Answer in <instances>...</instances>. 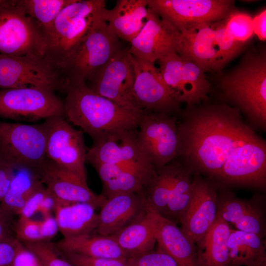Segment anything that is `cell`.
I'll return each mask as SVG.
<instances>
[{"instance_id": "obj_44", "label": "cell", "mask_w": 266, "mask_h": 266, "mask_svg": "<svg viewBox=\"0 0 266 266\" xmlns=\"http://www.w3.org/2000/svg\"><path fill=\"white\" fill-rule=\"evenodd\" d=\"M15 170L12 166L0 161V204L7 193Z\"/></svg>"}, {"instance_id": "obj_1", "label": "cell", "mask_w": 266, "mask_h": 266, "mask_svg": "<svg viewBox=\"0 0 266 266\" xmlns=\"http://www.w3.org/2000/svg\"><path fill=\"white\" fill-rule=\"evenodd\" d=\"M187 109L183 119L177 121L176 159L193 172L206 175L216 183L237 147L255 132L238 109L227 104Z\"/></svg>"}, {"instance_id": "obj_22", "label": "cell", "mask_w": 266, "mask_h": 266, "mask_svg": "<svg viewBox=\"0 0 266 266\" xmlns=\"http://www.w3.org/2000/svg\"><path fill=\"white\" fill-rule=\"evenodd\" d=\"M86 162L91 165L150 163L139 145L137 129L119 131L93 141L87 150Z\"/></svg>"}, {"instance_id": "obj_7", "label": "cell", "mask_w": 266, "mask_h": 266, "mask_svg": "<svg viewBox=\"0 0 266 266\" xmlns=\"http://www.w3.org/2000/svg\"><path fill=\"white\" fill-rule=\"evenodd\" d=\"M46 138L43 123L27 124L0 119V161L16 170L25 168L39 173L46 160Z\"/></svg>"}, {"instance_id": "obj_3", "label": "cell", "mask_w": 266, "mask_h": 266, "mask_svg": "<svg viewBox=\"0 0 266 266\" xmlns=\"http://www.w3.org/2000/svg\"><path fill=\"white\" fill-rule=\"evenodd\" d=\"M223 98L258 127H266V55L249 52L239 64L220 78Z\"/></svg>"}, {"instance_id": "obj_15", "label": "cell", "mask_w": 266, "mask_h": 266, "mask_svg": "<svg viewBox=\"0 0 266 266\" xmlns=\"http://www.w3.org/2000/svg\"><path fill=\"white\" fill-rule=\"evenodd\" d=\"M177 118L165 113L145 112L137 128L139 145L149 162L162 167L177 158Z\"/></svg>"}, {"instance_id": "obj_19", "label": "cell", "mask_w": 266, "mask_h": 266, "mask_svg": "<svg viewBox=\"0 0 266 266\" xmlns=\"http://www.w3.org/2000/svg\"><path fill=\"white\" fill-rule=\"evenodd\" d=\"M217 184L213 181L197 175L194 177L191 200L179 222L182 231L195 245L217 217Z\"/></svg>"}, {"instance_id": "obj_37", "label": "cell", "mask_w": 266, "mask_h": 266, "mask_svg": "<svg viewBox=\"0 0 266 266\" xmlns=\"http://www.w3.org/2000/svg\"><path fill=\"white\" fill-rule=\"evenodd\" d=\"M130 266H179L169 255L157 248L128 258Z\"/></svg>"}, {"instance_id": "obj_24", "label": "cell", "mask_w": 266, "mask_h": 266, "mask_svg": "<svg viewBox=\"0 0 266 266\" xmlns=\"http://www.w3.org/2000/svg\"><path fill=\"white\" fill-rule=\"evenodd\" d=\"M147 212L143 191L122 194L106 199L98 214L96 232L110 236L136 221Z\"/></svg>"}, {"instance_id": "obj_13", "label": "cell", "mask_w": 266, "mask_h": 266, "mask_svg": "<svg viewBox=\"0 0 266 266\" xmlns=\"http://www.w3.org/2000/svg\"><path fill=\"white\" fill-rule=\"evenodd\" d=\"M131 56L129 48L122 47L86 84L95 93L123 107L144 111L134 95V75Z\"/></svg>"}, {"instance_id": "obj_48", "label": "cell", "mask_w": 266, "mask_h": 266, "mask_svg": "<svg viewBox=\"0 0 266 266\" xmlns=\"http://www.w3.org/2000/svg\"><path fill=\"white\" fill-rule=\"evenodd\" d=\"M5 0H0V6L4 3Z\"/></svg>"}, {"instance_id": "obj_10", "label": "cell", "mask_w": 266, "mask_h": 266, "mask_svg": "<svg viewBox=\"0 0 266 266\" xmlns=\"http://www.w3.org/2000/svg\"><path fill=\"white\" fill-rule=\"evenodd\" d=\"M62 71L45 56L0 54V89L34 87L64 92Z\"/></svg>"}, {"instance_id": "obj_33", "label": "cell", "mask_w": 266, "mask_h": 266, "mask_svg": "<svg viewBox=\"0 0 266 266\" xmlns=\"http://www.w3.org/2000/svg\"><path fill=\"white\" fill-rule=\"evenodd\" d=\"M44 187L37 171L25 168L16 169L0 204L9 214L19 215L28 199Z\"/></svg>"}, {"instance_id": "obj_30", "label": "cell", "mask_w": 266, "mask_h": 266, "mask_svg": "<svg viewBox=\"0 0 266 266\" xmlns=\"http://www.w3.org/2000/svg\"><path fill=\"white\" fill-rule=\"evenodd\" d=\"M54 244L61 251L88 257L120 259L129 258L110 236H104L94 232L64 237Z\"/></svg>"}, {"instance_id": "obj_40", "label": "cell", "mask_w": 266, "mask_h": 266, "mask_svg": "<svg viewBox=\"0 0 266 266\" xmlns=\"http://www.w3.org/2000/svg\"><path fill=\"white\" fill-rule=\"evenodd\" d=\"M11 266H44L39 258L18 240Z\"/></svg>"}, {"instance_id": "obj_18", "label": "cell", "mask_w": 266, "mask_h": 266, "mask_svg": "<svg viewBox=\"0 0 266 266\" xmlns=\"http://www.w3.org/2000/svg\"><path fill=\"white\" fill-rule=\"evenodd\" d=\"M131 60L134 75V95L141 109L145 112L173 115L179 113L181 104L172 97L159 68L132 55Z\"/></svg>"}, {"instance_id": "obj_46", "label": "cell", "mask_w": 266, "mask_h": 266, "mask_svg": "<svg viewBox=\"0 0 266 266\" xmlns=\"http://www.w3.org/2000/svg\"><path fill=\"white\" fill-rule=\"evenodd\" d=\"M254 33L262 40L266 39V9L253 18Z\"/></svg>"}, {"instance_id": "obj_25", "label": "cell", "mask_w": 266, "mask_h": 266, "mask_svg": "<svg viewBox=\"0 0 266 266\" xmlns=\"http://www.w3.org/2000/svg\"><path fill=\"white\" fill-rule=\"evenodd\" d=\"M217 215L236 230L263 238L265 235L264 210L256 200L240 199L232 192H224L218 194Z\"/></svg>"}, {"instance_id": "obj_14", "label": "cell", "mask_w": 266, "mask_h": 266, "mask_svg": "<svg viewBox=\"0 0 266 266\" xmlns=\"http://www.w3.org/2000/svg\"><path fill=\"white\" fill-rule=\"evenodd\" d=\"M63 115V101L55 92L27 87L0 89V119L35 122Z\"/></svg>"}, {"instance_id": "obj_9", "label": "cell", "mask_w": 266, "mask_h": 266, "mask_svg": "<svg viewBox=\"0 0 266 266\" xmlns=\"http://www.w3.org/2000/svg\"><path fill=\"white\" fill-rule=\"evenodd\" d=\"M121 48L119 38L100 20L67 61L62 70L66 82L86 83Z\"/></svg>"}, {"instance_id": "obj_34", "label": "cell", "mask_w": 266, "mask_h": 266, "mask_svg": "<svg viewBox=\"0 0 266 266\" xmlns=\"http://www.w3.org/2000/svg\"><path fill=\"white\" fill-rule=\"evenodd\" d=\"M75 0H20V1L26 13L37 23L47 38L60 12Z\"/></svg>"}, {"instance_id": "obj_23", "label": "cell", "mask_w": 266, "mask_h": 266, "mask_svg": "<svg viewBox=\"0 0 266 266\" xmlns=\"http://www.w3.org/2000/svg\"><path fill=\"white\" fill-rule=\"evenodd\" d=\"M42 183L57 200L65 203H88L100 208L106 200L88 186L87 181L56 167L47 159L39 171Z\"/></svg>"}, {"instance_id": "obj_47", "label": "cell", "mask_w": 266, "mask_h": 266, "mask_svg": "<svg viewBox=\"0 0 266 266\" xmlns=\"http://www.w3.org/2000/svg\"><path fill=\"white\" fill-rule=\"evenodd\" d=\"M57 202V199L47 190V193L41 201L38 212L42 214L43 218L52 215V212L55 211Z\"/></svg>"}, {"instance_id": "obj_43", "label": "cell", "mask_w": 266, "mask_h": 266, "mask_svg": "<svg viewBox=\"0 0 266 266\" xmlns=\"http://www.w3.org/2000/svg\"><path fill=\"white\" fill-rule=\"evenodd\" d=\"M39 225L41 241H49L59 231L56 218L52 215L43 217Z\"/></svg>"}, {"instance_id": "obj_41", "label": "cell", "mask_w": 266, "mask_h": 266, "mask_svg": "<svg viewBox=\"0 0 266 266\" xmlns=\"http://www.w3.org/2000/svg\"><path fill=\"white\" fill-rule=\"evenodd\" d=\"M14 217L0 204V243L16 238Z\"/></svg>"}, {"instance_id": "obj_6", "label": "cell", "mask_w": 266, "mask_h": 266, "mask_svg": "<svg viewBox=\"0 0 266 266\" xmlns=\"http://www.w3.org/2000/svg\"><path fill=\"white\" fill-rule=\"evenodd\" d=\"M192 173L177 159L156 168L153 177L143 190L147 210L175 223L179 222L191 200L194 180Z\"/></svg>"}, {"instance_id": "obj_42", "label": "cell", "mask_w": 266, "mask_h": 266, "mask_svg": "<svg viewBox=\"0 0 266 266\" xmlns=\"http://www.w3.org/2000/svg\"><path fill=\"white\" fill-rule=\"evenodd\" d=\"M46 193L47 189L44 187L32 196L21 209L19 217L31 218L36 213H38L41 201Z\"/></svg>"}, {"instance_id": "obj_45", "label": "cell", "mask_w": 266, "mask_h": 266, "mask_svg": "<svg viewBox=\"0 0 266 266\" xmlns=\"http://www.w3.org/2000/svg\"><path fill=\"white\" fill-rule=\"evenodd\" d=\"M18 242V240L15 238L0 243V266H11Z\"/></svg>"}, {"instance_id": "obj_17", "label": "cell", "mask_w": 266, "mask_h": 266, "mask_svg": "<svg viewBox=\"0 0 266 266\" xmlns=\"http://www.w3.org/2000/svg\"><path fill=\"white\" fill-rule=\"evenodd\" d=\"M148 9L179 30L225 19L235 9L231 0H147Z\"/></svg>"}, {"instance_id": "obj_38", "label": "cell", "mask_w": 266, "mask_h": 266, "mask_svg": "<svg viewBox=\"0 0 266 266\" xmlns=\"http://www.w3.org/2000/svg\"><path fill=\"white\" fill-rule=\"evenodd\" d=\"M58 250L62 256L74 266H130L128 259L95 258Z\"/></svg>"}, {"instance_id": "obj_20", "label": "cell", "mask_w": 266, "mask_h": 266, "mask_svg": "<svg viewBox=\"0 0 266 266\" xmlns=\"http://www.w3.org/2000/svg\"><path fill=\"white\" fill-rule=\"evenodd\" d=\"M181 39L177 28L148 9L146 23L130 43L129 51L134 57L154 64L170 53H178Z\"/></svg>"}, {"instance_id": "obj_32", "label": "cell", "mask_w": 266, "mask_h": 266, "mask_svg": "<svg viewBox=\"0 0 266 266\" xmlns=\"http://www.w3.org/2000/svg\"><path fill=\"white\" fill-rule=\"evenodd\" d=\"M263 238L255 233L231 229L228 242L230 266H266Z\"/></svg>"}, {"instance_id": "obj_4", "label": "cell", "mask_w": 266, "mask_h": 266, "mask_svg": "<svg viewBox=\"0 0 266 266\" xmlns=\"http://www.w3.org/2000/svg\"><path fill=\"white\" fill-rule=\"evenodd\" d=\"M104 0H75L56 18L47 36L45 56L62 71L70 56L103 19Z\"/></svg>"}, {"instance_id": "obj_29", "label": "cell", "mask_w": 266, "mask_h": 266, "mask_svg": "<svg viewBox=\"0 0 266 266\" xmlns=\"http://www.w3.org/2000/svg\"><path fill=\"white\" fill-rule=\"evenodd\" d=\"M96 209L88 203H65L57 200L55 217L64 237L96 232L98 225Z\"/></svg>"}, {"instance_id": "obj_5", "label": "cell", "mask_w": 266, "mask_h": 266, "mask_svg": "<svg viewBox=\"0 0 266 266\" xmlns=\"http://www.w3.org/2000/svg\"><path fill=\"white\" fill-rule=\"evenodd\" d=\"M224 19L180 29L181 39L178 54L194 62L205 72L220 71L246 45L233 38Z\"/></svg>"}, {"instance_id": "obj_39", "label": "cell", "mask_w": 266, "mask_h": 266, "mask_svg": "<svg viewBox=\"0 0 266 266\" xmlns=\"http://www.w3.org/2000/svg\"><path fill=\"white\" fill-rule=\"evenodd\" d=\"M16 238L22 242L41 241L39 221L19 217L15 224Z\"/></svg>"}, {"instance_id": "obj_31", "label": "cell", "mask_w": 266, "mask_h": 266, "mask_svg": "<svg viewBox=\"0 0 266 266\" xmlns=\"http://www.w3.org/2000/svg\"><path fill=\"white\" fill-rule=\"evenodd\" d=\"M110 236L129 258L154 249L156 240L152 213L147 211L142 217Z\"/></svg>"}, {"instance_id": "obj_26", "label": "cell", "mask_w": 266, "mask_h": 266, "mask_svg": "<svg viewBox=\"0 0 266 266\" xmlns=\"http://www.w3.org/2000/svg\"><path fill=\"white\" fill-rule=\"evenodd\" d=\"M158 247L171 257L179 266H197L196 245L176 223L151 212Z\"/></svg>"}, {"instance_id": "obj_36", "label": "cell", "mask_w": 266, "mask_h": 266, "mask_svg": "<svg viewBox=\"0 0 266 266\" xmlns=\"http://www.w3.org/2000/svg\"><path fill=\"white\" fill-rule=\"evenodd\" d=\"M22 243L39 258L44 266H74L61 255L50 241Z\"/></svg>"}, {"instance_id": "obj_11", "label": "cell", "mask_w": 266, "mask_h": 266, "mask_svg": "<svg viewBox=\"0 0 266 266\" xmlns=\"http://www.w3.org/2000/svg\"><path fill=\"white\" fill-rule=\"evenodd\" d=\"M46 130V158L56 167L87 181V150L83 132L77 130L64 115L43 122Z\"/></svg>"}, {"instance_id": "obj_16", "label": "cell", "mask_w": 266, "mask_h": 266, "mask_svg": "<svg viewBox=\"0 0 266 266\" xmlns=\"http://www.w3.org/2000/svg\"><path fill=\"white\" fill-rule=\"evenodd\" d=\"M217 183L224 186L264 189L266 141L255 133L240 144L223 166Z\"/></svg>"}, {"instance_id": "obj_27", "label": "cell", "mask_w": 266, "mask_h": 266, "mask_svg": "<svg viewBox=\"0 0 266 266\" xmlns=\"http://www.w3.org/2000/svg\"><path fill=\"white\" fill-rule=\"evenodd\" d=\"M148 14L147 0H118L105 9L103 19L119 39L130 43L144 27Z\"/></svg>"}, {"instance_id": "obj_21", "label": "cell", "mask_w": 266, "mask_h": 266, "mask_svg": "<svg viewBox=\"0 0 266 266\" xmlns=\"http://www.w3.org/2000/svg\"><path fill=\"white\" fill-rule=\"evenodd\" d=\"M97 172L106 199L116 195L142 192L153 177L156 168L149 163L91 165Z\"/></svg>"}, {"instance_id": "obj_2", "label": "cell", "mask_w": 266, "mask_h": 266, "mask_svg": "<svg viewBox=\"0 0 266 266\" xmlns=\"http://www.w3.org/2000/svg\"><path fill=\"white\" fill-rule=\"evenodd\" d=\"M63 115L93 141L126 130L137 129L144 111L123 107L91 90L86 83H66Z\"/></svg>"}, {"instance_id": "obj_35", "label": "cell", "mask_w": 266, "mask_h": 266, "mask_svg": "<svg viewBox=\"0 0 266 266\" xmlns=\"http://www.w3.org/2000/svg\"><path fill=\"white\" fill-rule=\"evenodd\" d=\"M224 21L227 30L238 42L246 43L254 34L253 18L248 13L234 9Z\"/></svg>"}, {"instance_id": "obj_28", "label": "cell", "mask_w": 266, "mask_h": 266, "mask_svg": "<svg viewBox=\"0 0 266 266\" xmlns=\"http://www.w3.org/2000/svg\"><path fill=\"white\" fill-rule=\"evenodd\" d=\"M231 229L229 224L217 215L196 244L197 266H230L228 242Z\"/></svg>"}, {"instance_id": "obj_12", "label": "cell", "mask_w": 266, "mask_h": 266, "mask_svg": "<svg viewBox=\"0 0 266 266\" xmlns=\"http://www.w3.org/2000/svg\"><path fill=\"white\" fill-rule=\"evenodd\" d=\"M158 62L163 79L177 102L192 106L208 99L211 84L205 71L194 62L176 52Z\"/></svg>"}, {"instance_id": "obj_8", "label": "cell", "mask_w": 266, "mask_h": 266, "mask_svg": "<svg viewBox=\"0 0 266 266\" xmlns=\"http://www.w3.org/2000/svg\"><path fill=\"white\" fill-rule=\"evenodd\" d=\"M47 46L45 34L20 0H5L0 6V54L45 56Z\"/></svg>"}]
</instances>
